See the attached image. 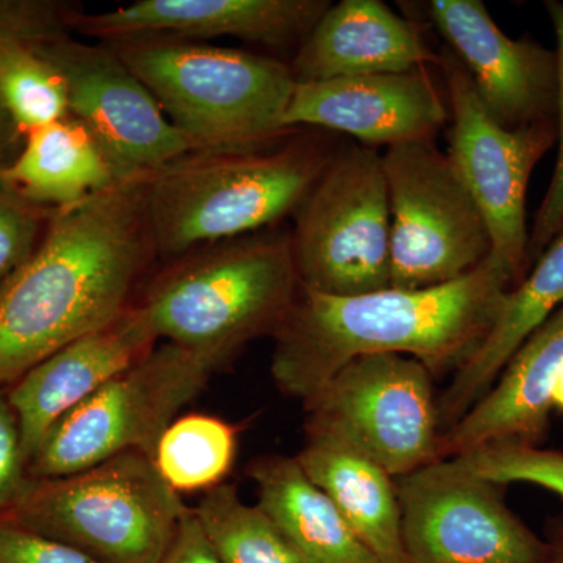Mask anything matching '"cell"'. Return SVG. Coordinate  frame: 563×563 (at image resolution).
Instances as JSON below:
<instances>
[{
  "mask_svg": "<svg viewBox=\"0 0 563 563\" xmlns=\"http://www.w3.org/2000/svg\"><path fill=\"white\" fill-rule=\"evenodd\" d=\"M0 111L22 136L68 117L66 81L38 44L0 40Z\"/></svg>",
  "mask_w": 563,
  "mask_h": 563,
  "instance_id": "484cf974",
  "label": "cell"
},
{
  "mask_svg": "<svg viewBox=\"0 0 563 563\" xmlns=\"http://www.w3.org/2000/svg\"><path fill=\"white\" fill-rule=\"evenodd\" d=\"M391 217V287H437L474 272L490 255L483 214L450 157L433 141L385 151Z\"/></svg>",
  "mask_w": 563,
  "mask_h": 563,
  "instance_id": "9c48e42d",
  "label": "cell"
},
{
  "mask_svg": "<svg viewBox=\"0 0 563 563\" xmlns=\"http://www.w3.org/2000/svg\"><path fill=\"white\" fill-rule=\"evenodd\" d=\"M187 510L150 455L131 451L69 476L32 479L5 521L101 563H161Z\"/></svg>",
  "mask_w": 563,
  "mask_h": 563,
  "instance_id": "8992f818",
  "label": "cell"
},
{
  "mask_svg": "<svg viewBox=\"0 0 563 563\" xmlns=\"http://www.w3.org/2000/svg\"><path fill=\"white\" fill-rule=\"evenodd\" d=\"M455 459L470 472L499 487L531 484L563 498V451L521 443H493Z\"/></svg>",
  "mask_w": 563,
  "mask_h": 563,
  "instance_id": "83f0119b",
  "label": "cell"
},
{
  "mask_svg": "<svg viewBox=\"0 0 563 563\" xmlns=\"http://www.w3.org/2000/svg\"><path fill=\"white\" fill-rule=\"evenodd\" d=\"M0 563H101L66 544L0 523Z\"/></svg>",
  "mask_w": 563,
  "mask_h": 563,
  "instance_id": "1f68e13d",
  "label": "cell"
},
{
  "mask_svg": "<svg viewBox=\"0 0 563 563\" xmlns=\"http://www.w3.org/2000/svg\"><path fill=\"white\" fill-rule=\"evenodd\" d=\"M7 176L25 198L49 210L79 206L120 181L90 132L70 114L27 133Z\"/></svg>",
  "mask_w": 563,
  "mask_h": 563,
  "instance_id": "603a6c76",
  "label": "cell"
},
{
  "mask_svg": "<svg viewBox=\"0 0 563 563\" xmlns=\"http://www.w3.org/2000/svg\"><path fill=\"white\" fill-rule=\"evenodd\" d=\"M428 11L493 120L510 131L555 121V51L509 38L481 0H432Z\"/></svg>",
  "mask_w": 563,
  "mask_h": 563,
  "instance_id": "5bb4252c",
  "label": "cell"
},
{
  "mask_svg": "<svg viewBox=\"0 0 563 563\" xmlns=\"http://www.w3.org/2000/svg\"><path fill=\"white\" fill-rule=\"evenodd\" d=\"M379 563H410L395 477L361 450L329 433L307 432L296 457Z\"/></svg>",
  "mask_w": 563,
  "mask_h": 563,
  "instance_id": "ffe728a7",
  "label": "cell"
},
{
  "mask_svg": "<svg viewBox=\"0 0 563 563\" xmlns=\"http://www.w3.org/2000/svg\"><path fill=\"white\" fill-rule=\"evenodd\" d=\"M331 2L324 0H139L131 5L70 16V29L120 43L140 36L201 41L239 38L285 46L309 35Z\"/></svg>",
  "mask_w": 563,
  "mask_h": 563,
  "instance_id": "2e32d148",
  "label": "cell"
},
{
  "mask_svg": "<svg viewBox=\"0 0 563 563\" xmlns=\"http://www.w3.org/2000/svg\"><path fill=\"white\" fill-rule=\"evenodd\" d=\"M551 404H553V409H559L563 412V368L558 374V377H555L553 391H551Z\"/></svg>",
  "mask_w": 563,
  "mask_h": 563,
  "instance_id": "e575fe53",
  "label": "cell"
},
{
  "mask_svg": "<svg viewBox=\"0 0 563 563\" xmlns=\"http://www.w3.org/2000/svg\"><path fill=\"white\" fill-rule=\"evenodd\" d=\"M299 287L290 233L257 232L176 258L139 306L157 340L221 369L252 340L276 333Z\"/></svg>",
  "mask_w": 563,
  "mask_h": 563,
  "instance_id": "277c9868",
  "label": "cell"
},
{
  "mask_svg": "<svg viewBox=\"0 0 563 563\" xmlns=\"http://www.w3.org/2000/svg\"><path fill=\"white\" fill-rule=\"evenodd\" d=\"M157 343L143 309L129 306L106 328L66 344L11 385L7 398L16 413L27 461L66 413Z\"/></svg>",
  "mask_w": 563,
  "mask_h": 563,
  "instance_id": "e0dca14e",
  "label": "cell"
},
{
  "mask_svg": "<svg viewBox=\"0 0 563 563\" xmlns=\"http://www.w3.org/2000/svg\"><path fill=\"white\" fill-rule=\"evenodd\" d=\"M218 369L198 352L155 344L51 429L29 462V474L32 479L69 476L131 451L154 457L162 433Z\"/></svg>",
  "mask_w": 563,
  "mask_h": 563,
  "instance_id": "52a82bcc",
  "label": "cell"
},
{
  "mask_svg": "<svg viewBox=\"0 0 563 563\" xmlns=\"http://www.w3.org/2000/svg\"><path fill=\"white\" fill-rule=\"evenodd\" d=\"M31 483L16 413L0 390V523L13 512Z\"/></svg>",
  "mask_w": 563,
  "mask_h": 563,
  "instance_id": "4dcf8cb0",
  "label": "cell"
},
{
  "mask_svg": "<svg viewBox=\"0 0 563 563\" xmlns=\"http://www.w3.org/2000/svg\"><path fill=\"white\" fill-rule=\"evenodd\" d=\"M442 63L412 22L379 0L329 5L290 66L296 81L406 73Z\"/></svg>",
  "mask_w": 563,
  "mask_h": 563,
  "instance_id": "d6986e66",
  "label": "cell"
},
{
  "mask_svg": "<svg viewBox=\"0 0 563 563\" xmlns=\"http://www.w3.org/2000/svg\"><path fill=\"white\" fill-rule=\"evenodd\" d=\"M22 141L24 136L0 111V284L31 257L54 213L25 198L7 176Z\"/></svg>",
  "mask_w": 563,
  "mask_h": 563,
  "instance_id": "4316f807",
  "label": "cell"
},
{
  "mask_svg": "<svg viewBox=\"0 0 563 563\" xmlns=\"http://www.w3.org/2000/svg\"><path fill=\"white\" fill-rule=\"evenodd\" d=\"M410 563H544L548 543L509 509L501 487L455 457L396 477Z\"/></svg>",
  "mask_w": 563,
  "mask_h": 563,
  "instance_id": "7c38bea8",
  "label": "cell"
},
{
  "mask_svg": "<svg viewBox=\"0 0 563 563\" xmlns=\"http://www.w3.org/2000/svg\"><path fill=\"white\" fill-rule=\"evenodd\" d=\"M74 11L52 0H0V40L44 44L65 38Z\"/></svg>",
  "mask_w": 563,
  "mask_h": 563,
  "instance_id": "f546056e",
  "label": "cell"
},
{
  "mask_svg": "<svg viewBox=\"0 0 563 563\" xmlns=\"http://www.w3.org/2000/svg\"><path fill=\"white\" fill-rule=\"evenodd\" d=\"M147 177L54 210L31 257L0 284V390L131 306L136 280L157 255Z\"/></svg>",
  "mask_w": 563,
  "mask_h": 563,
  "instance_id": "6da1fadb",
  "label": "cell"
},
{
  "mask_svg": "<svg viewBox=\"0 0 563 563\" xmlns=\"http://www.w3.org/2000/svg\"><path fill=\"white\" fill-rule=\"evenodd\" d=\"M258 506L302 563H379L296 457L262 455L247 465Z\"/></svg>",
  "mask_w": 563,
  "mask_h": 563,
  "instance_id": "7402d4cb",
  "label": "cell"
},
{
  "mask_svg": "<svg viewBox=\"0 0 563 563\" xmlns=\"http://www.w3.org/2000/svg\"><path fill=\"white\" fill-rule=\"evenodd\" d=\"M68 87L69 114L90 132L118 180L150 176L195 144L107 43L65 38L38 44Z\"/></svg>",
  "mask_w": 563,
  "mask_h": 563,
  "instance_id": "4fadbf2b",
  "label": "cell"
},
{
  "mask_svg": "<svg viewBox=\"0 0 563 563\" xmlns=\"http://www.w3.org/2000/svg\"><path fill=\"white\" fill-rule=\"evenodd\" d=\"M291 246L299 285L331 296L391 287V217L383 155L332 154L296 209Z\"/></svg>",
  "mask_w": 563,
  "mask_h": 563,
  "instance_id": "ba28073f",
  "label": "cell"
},
{
  "mask_svg": "<svg viewBox=\"0 0 563 563\" xmlns=\"http://www.w3.org/2000/svg\"><path fill=\"white\" fill-rule=\"evenodd\" d=\"M543 539L548 543L544 563H563V518H553L548 521Z\"/></svg>",
  "mask_w": 563,
  "mask_h": 563,
  "instance_id": "836d02e7",
  "label": "cell"
},
{
  "mask_svg": "<svg viewBox=\"0 0 563 563\" xmlns=\"http://www.w3.org/2000/svg\"><path fill=\"white\" fill-rule=\"evenodd\" d=\"M440 68L450 101L446 155L483 214L492 257L501 263L517 287L531 269L526 222L529 180L537 163L558 144V121L514 131L503 128L485 111L453 52H443Z\"/></svg>",
  "mask_w": 563,
  "mask_h": 563,
  "instance_id": "8fae6325",
  "label": "cell"
},
{
  "mask_svg": "<svg viewBox=\"0 0 563 563\" xmlns=\"http://www.w3.org/2000/svg\"><path fill=\"white\" fill-rule=\"evenodd\" d=\"M332 154L309 139L254 151H196L146 181L155 254L179 258L242 239L295 213Z\"/></svg>",
  "mask_w": 563,
  "mask_h": 563,
  "instance_id": "3957f363",
  "label": "cell"
},
{
  "mask_svg": "<svg viewBox=\"0 0 563 563\" xmlns=\"http://www.w3.org/2000/svg\"><path fill=\"white\" fill-rule=\"evenodd\" d=\"M433 374L401 354L362 355L306 404L307 432L339 437L390 474L440 461L442 440Z\"/></svg>",
  "mask_w": 563,
  "mask_h": 563,
  "instance_id": "30bf717a",
  "label": "cell"
},
{
  "mask_svg": "<svg viewBox=\"0 0 563 563\" xmlns=\"http://www.w3.org/2000/svg\"><path fill=\"white\" fill-rule=\"evenodd\" d=\"M239 428L207 413L180 415L155 446V468L179 493L209 492L225 483L239 454Z\"/></svg>",
  "mask_w": 563,
  "mask_h": 563,
  "instance_id": "cb8c5ba5",
  "label": "cell"
},
{
  "mask_svg": "<svg viewBox=\"0 0 563 563\" xmlns=\"http://www.w3.org/2000/svg\"><path fill=\"white\" fill-rule=\"evenodd\" d=\"M563 368V306L514 352L472 409L442 433L439 459L493 443L542 446L550 431L551 391Z\"/></svg>",
  "mask_w": 563,
  "mask_h": 563,
  "instance_id": "ac0fdd59",
  "label": "cell"
},
{
  "mask_svg": "<svg viewBox=\"0 0 563 563\" xmlns=\"http://www.w3.org/2000/svg\"><path fill=\"white\" fill-rule=\"evenodd\" d=\"M161 563H221L191 509L181 518L176 539Z\"/></svg>",
  "mask_w": 563,
  "mask_h": 563,
  "instance_id": "d6a6232c",
  "label": "cell"
},
{
  "mask_svg": "<svg viewBox=\"0 0 563 563\" xmlns=\"http://www.w3.org/2000/svg\"><path fill=\"white\" fill-rule=\"evenodd\" d=\"M544 7L553 22L555 38H558V49H555L558 54V110H555L558 161H555L550 187L529 232L528 254L531 268L543 251L563 232V2L548 0Z\"/></svg>",
  "mask_w": 563,
  "mask_h": 563,
  "instance_id": "f1b7e54d",
  "label": "cell"
},
{
  "mask_svg": "<svg viewBox=\"0 0 563 563\" xmlns=\"http://www.w3.org/2000/svg\"><path fill=\"white\" fill-rule=\"evenodd\" d=\"M563 306V232L506 296L483 344L455 372L439 401L442 433L490 390L514 352Z\"/></svg>",
  "mask_w": 563,
  "mask_h": 563,
  "instance_id": "44dd1931",
  "label": "cell"
},
{
  "mask_svg": "<svg viewBox=\"0 0 563 563\" xmlns=\"http://www.w3.org/2000/svg\"><path fill=\"white\" fill-rule=\"evenodd\" d=\"M514 287L492 255L461 279L417 290L331 296L299 287L273 335L274 383L306 406L362 355H409L432 374L457 372L492 331Z\"/></svg>",
  "mask_w": 563,
  "mask_h": 563,
  "instance_id": "7a4b0ae2",
  "label": "cell"
},
{
  "mask_svg": "<svg viewBox=\"0 0 563 563\" xmlns=\"http://www.w3.org/2000/svg\"><path fill=\"white\" fill-rule=\"evenodd\" d=\"M450 109L428 69L296 81L285 128L343 132L363 146L433 141Z\"/></svg>",
  "mask_w": 563,
  "mask_h": 563,
  "instance_id": "9a60e30c",
  "label": "cell"
},
{
  "mask_svg": "<svg viewBox=\"0 0 563 563\" xmlns=\"http://www.w3.org/2000/svg\"><path fill=\"white\" fill-rule=\"evenodd\" d=\"M196 151H254L290 139V66L232 47L172 36L111 43Z\"/></svg>",
  "mask_w": 563,
  "mask_h": 563,
  "instance_id": "5b68a950",
  "label": "cell"
},
{
  "mask_svg": "<svg viewBox=\"0 0 563 563\" xmlns=\"http://www.w3.org/2000/svg\"><path fill=\"white\" fill-rule=\"evenodd\" d=\"M192 512L221 563H302L272 517L244 503L235 485L203 493Z\"/></svg>",
  "mask_w": 563,
  "mask_h": 563,
  "instance_id": "d4e9b609",
  "label": "cell"
}]
</instances>
